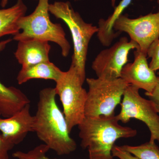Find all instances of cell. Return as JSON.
Returning a JSON list of instances; mask_svg holds the SVG:
<instances>
[{
  "label": "cell",
  "mask_w": 159,
  "mask_h": 159,
  "mask_svg": "<svg viewBox=\"0 0 159 159\" xmlns=\"http://www.w3.org/2000/svg\"><path fill=\"white\" fill-rule=\"evenodd\" d=\"M56 95L52 88L39 92L33 132L50 149L58 155H66L75 151L77 145L70 136L64 114L57 105Z\"/></svg>",
  "instance_id": "1"
},
{
  "label": "cell",
  "mask_w": 159,
  "mask_h": 159,
  "mask_svg": "<svg viewBox=\"0 0 159 159\" xmlns=\"http://www.w3.org/2000/svg\"><path fill=\"white\" fill-rule=\"evenodd\" d=\"M117 116L85 117L78 125L80 146L87 149L89 159H113L112 150L120 139L133 138L136 129L119 124Z\"/></svg>",
  "instance_id": "2"
},
{
  "label": "cell",
  "mask_w": 159,
  "mask_h": 159,
  "mask_svg": "<svg viewBox=\"0 0 159 159\" xmlns=\"http://www.w3.org/2000/svg\"><path fill=\"white\" fill-rule=\"evenodd\" d=\"M34 11L28 16H24L18 21L20 32L13 36L17 41L37 39L52 42L60 47L61 54L68 56L70 45L66 37L64 30L59 24H54L49 16V0H38Z\"/></svg>",
  "instance_id": "3"
},
{
  "label": "cell",
  "mask_w": 159,
  "mask_h": 159,
  "mask_svg": "<svg viewBox=\"0 0 159 159\" xmlns=\"http://www.w3.org/2000/svg\"><path fill=\"white\" fill-rule=\"evenodd\" d=\"M49 11L55 17L62 20L70 31L74 44L71 64L77 68L84 83L89 44L94 34L98 32V27L85 22L69 2H55L50 4Z\"/></svg>",
  "instance_id": "4"
},
{
  "label": "cell",
  "mask_w": 159,
  "mask_h": 159,
  "mask_svg": "<svg viewBox=\"0 0 159 159\" xmlns=\"http://www.w3.org/2000/svg\"><path fill=\"white\" fill-rule=\"evenodd\" d=\"M54 88L61 101L63 113L70 133L85 118L87 92L83 87L82 79L77 68L71 64L68 70L63 71Z\"/></svg>",
  "instance_id": "5"
},
{
  "label": "cell",
  "mask_w": 159,
  "mask_h": 159,
  "mask_svg": "<svg viewBox=\"0 0 159 159\" xmlns=\"http://www.w3.org/2000/svg\"><path fill=\"white\" fill-rule=\"evenodd\" d=\"M89 87L85 106V117L109 116L115 115V109L121 103L128 85L121 78L86 79Z\"/></svg>",
  "instance_id": "6"
},
{
  "label": "cell",
  "mask_w": 159,
  "mask_h": 159,
  "mask_svg": "<svg viewBox=\"0 0 159 159\" xmlns=\"http://www.w3.org/2000/svg\"><path fill=\"white\" fill-rule=\"evenodd\" d=\"M139 89L128 85L123 95L121 111L117 118L122 123H127L130 119L142 121L150 131V142L159 143V116L152 102L142 97Z\"/></svg>",
  "instance_id": "7"
},
{
  "label": "cell",
  "mask_w": 159,
  "mask_h": 159,
  "mask_svg": "<svg viewBox=\"0 0 159 159\" xmlns=\"http://www.w3.org/2000/svg\"><path fill=\"white\" fill-rule=\"evenodd\" d=\"M139 49L136 43L126 37L121 38L108 48L100 51L92 63V68L98 78L113 80L121 77L123 67L128 61L132 50Z\"/></svg>",
  "instance_id": "8"
},
{
  "label": "cell",
  "mask_w": 159,
  "mask_h": 159,
  "mask_svg": "<svg viewBox=\"0 0 159 159\" xmlns=\"http://www.w3.org/2000/svg\"><path fill=\"white\" fill-rule=\"evenodd\" d=\"M114 30L127 33L138 44L139 50L147 54L151 45L159 39V11L136 18L122 14L115 22Z\"/></svg>",
  "instance_id": "9"
},
{
  "label": "cell",
  "mask_w": 159,
  "mask_h": 159,
  "mask_svg": "<svg viewBox=\"0 0 159 159\" xmlns=\"http://www.w3.org/2000/svg\"><path fill=\"white\" fill-rule=\"evenodd\" d=\"M134 56L133 62L127 63L123 67L120 78L128 85L150 93L157 85L158 77L149 67L147 54L138 49L134 52Z\"/></svg>",
  "instance_id": "10"
},
{
  "label": "cell",
  "mask_w": 159,
  "mask_h": 159,
  "mask_svg": "<svg viewBox=\"0 0 159 159\" xmlns=\"http://www.w3.org/2000/svg\"><path fill=\"white\" fill-rule=\"evenodd\" d=\"M30 104L11 116L0 117V131L3 137L15 146L24 141L29 133L33 132L34 116L30 113Z\"/></svg>",
  "instance_id": "11"
},
{
  "label": "cell",
  "mask_w": 159,
  "mask_h": 159,
  "mask_svg": "<svg viewBox=\"0 0 159 159\" xmlns=\"http://www.w3.org/2000/svg\"><path fill=\"white\" fill-rule=\"evenodd\" d=\"M51 47L48 42L37 39L20 41L15 57L22 67L50 61L49 53Z\"/></svg>",
  "instance_id": "12"
},
{
  "label": "cell",
  "mask_w": 159,
  "mask_h": 159,
  "mask_svg": "<svg viewBox=\"0 0 159 159\" xmlns=\"http://www.w3.org/2000/svg\"><path fill=\"white\" fill-rule=\"evenodd\" d=\"M12 40L11 39L0 42V52ZM30 101L25 94L15 87H6L0 81V115L8 118L22 109Z\"/></svg>",
  "instance_id": "13"
},
{
  "label": "cell",
  "mask_w": 159,
  "mask_h": 159,
  "mask_svg": "<svg viewBox=\"0 0 159 159\" xmlns=\"http://www.w3.org/2000/svg\"><path fill=\"white\" fill-rule=\"evenodd\" d=\"M63 71L50 61L40 63L25 67H22L16 80L21 84L31 79L51 80L55 82L61 76Z\"/></svg>",
  "instance_id": "14"
},
{
  "label": "cell",
  "mask_w": 159,
  "mask_h": 159,
  "mask_svg": "<svg viewBox=\"0 0 159 159\" xmlns=\"http://www.w3.org/2000/svg\"><path fill=\"white\" fill-rule=\"evenodd\" d=\"M133 0H121L115 8L112 14L106 19H100L98 22V31L97 36L100 43L103 46L109 47L115 39L120 34L114 30L115 22L122 14V12L130 5Z\"/></svg>",
  "instance_id": "15"
},
{
  "label": "cell",
  "mask_w": 159,
  "mask_h": 159,
  "mask_svg": "<svg viewBox=\"0 0 159 159\" xmlns=\"http://www.w3.org/2000/svg\"><path fill=\"white\" fill-rule=\"evenodd\" d=\"M27 7L23 0H17L13 6L0 9V38L7 35H13L20 32L18 21L25 16Z\"/></svg>",
  "instance_id": "16"
},
{
  "label": "cell",
  "mask_w": 159,
  "mask_h": 159,
  "mask_svg": "<svg viewBox=\"0 0 159 159\" xmlns=\"http://www.w3.org/2000/svg\"><path fill=\"white\" fill-rule=\"evenodd\" d=\"M120 147L139 159H159V148L155 142L149 141L137 146L123 145Z\"/></svg>",
  "instance_id": "17"
},
{
  "label": "cell",
  "mask_w": 159,
  "mask_h": 159,
  "mask_svg": "<svg viewBox=\"0 0 159 159\" xmlns=\"http://www.w3.org/2000/svg\"><path fill=\"white\" fill-rule=\"evenodd\" d=\"M50 150L45 144H41L28 152H15L12 154V157L16 159H54L50 158L47 156Z\"/></svg>",
  "instance_id": "18"
},
{
  "label": "cell",
  "mask_w": 159,
  "mask_h": 159,
  "mask_svg": "<svg viewBox=\"0 0 159 159\" xmlns=\"http://www.w3.org/2000/svg\"><path fill=\"white\" fill-rule=\"evenodd\" d=\"M147 56L151 58L149 66L152 70H159V39L154 42L148 48Z\"/></svg>",
  "instance_id": "19"
},
{
  "label": "cell",
  "mask_w": 159,
  "mask_h": 159,
  "mask_svg": "<svg viewBox=\"0 0 159 159\" xmlns=\"http://www.w3.org/2000/svg\"><path fill=\"white\" fill-rule=\"evenodd\" d=\"M14 147L0 134V159H9V151Z\"/></svg>",
  "instance_id": "20"
},
{
  "label": "cell",
  "mask_w": 159,
  "mask_h": 159,
  "mask_svg": "<svg viewBox=\"0 0 159 159\" xmlns=\"http://www.w3.org/2000/svg\"><path fill=\"white\" fill-rule=\"evenodd\" d=\"M113 157L119 159H139L133 155L122 149L120 146L114 145L112 150Z\"/></svg>",
  "instance_id": "21"
},
{
  "label": "cell",
  "mask_w": 159,
  "mask_h": 159,
  "mask_svg": "<svg viewBox=\"0 0 159 159\" xmlns=\"http://www.w3.org/2000/svg\"><path fill=\"white\" fill-rule=\"evenodd\" d=\"M145 94L152 102L157 112L159 113V77H158L157 85L152 92L150 93L146 92Z\"/></svg>",
  "instance_id": "22"
},
{
  "label": "cell",
  "mask_w": 159,
  "mask_h": 159,
  "mask_svg": "<svg viewBox=\"0 0 159 159\" xmlns=\"http://www.w3.org/2000/svg\"><path fill=\"white\" fill-rule=\"evenodd\" d=\"M36 1V0H35ZM9 0H1V6L2 8H5L7 6Z\"/></svg>",
  "instance_id": "23"
},
{
  "label": "cell",
  "mask_w": 159,
  "mask_h": 159,
  "mask_svg": "<svg viewBox=\"0 0 159 159\" xmlns=\"http://www.w3.org/2000/svg\"><path fill=\"white\" fill-rule=\"evenodd\" d=\"M111 4L112 6L115 7V5H116V0H111Z\"/></svg>",
  "instance_id": "24"
},
{
  "label": "cell",
  "mask_w": 159,
  "mask_h": 159,
  "mask_svg": "<svg viewBox=\"0 0 159 159\" xmlns=\"http://www.w3.org/2000/svg\"><path fill=\"white\" fill-rule=\"evenodd\" d=\"M151 1H153L154 0H150ZM157 3H158V4L159 6V0H157Z\"/></svg>",
  "instance_id": "25"
},
{
  "label": "cell",
  "mask_w": 159,
  "mask_h": 159,
  "mask_svg": "<svg viewBox=\"0 0 159 159\" xmlns=\"http://www.w3.org/2000/svg\"><path fill=\"white\" fill-rule=\"evenodd\" d=\"M158 75H159V72H158Z\"/></svg>",
  "instance_id": "26"
},
{
  "label": "cell",
  "mask_w": 159,
  "mask_h": 159,
  "mask_svg": "<svg viewBox=\"0 0 159 159\" xmlns=\"http://www.w3.org/2000/svg\"><path fill=\"white\" fill-rule=\"evenodd\" d=\"M0 116H1V115H0Z\"/></svg>",
  "instance_id": "27"
}]
</instances>
